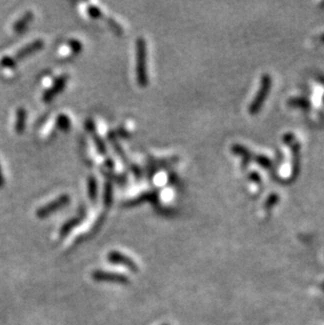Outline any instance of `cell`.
Returning <instances> with one entry per match:
<instances>
[{
  "mask_svg": "<svg viewBox=\"0 0 324 325\" xmlns=\"http://www.w3.org/2000/svg\"><path fill=\"white\" fill-rule=\"evenodd\" d=\"M136 79L140 88L148 86V46L144 37H139L136 40Z\"/></svg>",
  "mask_w": 324,
  "mask_h": 325,
  "instance_id": "1",
  "label": "cell"
},
{
  "mask_svg": "<svg viewBox=\"0 0 324 325\" xmlns=\"http://www.w3.org/2000/svg\"><path fill=\"white\" fill-rule=\"evenodd\" d=\"M270 88H272V78L270 75L264 74L261 77V86L258 90V94L255 97V99L252 100V104L248 108V112L250 115H256L257 113H259L268 95Z\"/></svg>",
  "mask_w": 324,
  "mask_h": 325,
  "instance_id": "2",
  "label": "cell"
},
{
  "mask_svg": "<svg viewBox=\"0 0 324 325\" xmlns=\"http://www.w3.org/2000/svg\"><path fill=\"white\" fill-rule=\"evenodd\" d=\"M70 197L68 194H64L62 196L57 197L53 201L48 202V204L39 208L37 210L36 215L38 218H46L50 215L55 214V212H58L59 210L66 208L68 204H70Z\"/></svg>",
  "mask_w": 324,
  "mask_h": 325,
  "instance_id": "3",
  "label": "cell"
},
{
  "mask_svg": "<svg viewBox=\"0 0 324 325\" xmlns=\"http://www.w3.org/2000/svg\"><path fill=\"white\" fill-rule=\"evenodd\" d=\"M70 76L68 74H62L55 78L52 86L46 90V92L42 95V100L44 104H50L52 101L62 92L66 88Z\"/></svg>",
  "mask_w": 324,
  "mask_h": 325,
  "instance_id": "4",
  "label": "cell"
},
{
  "mask_svg": "<svg viewBox=\"0 0 324 325\" xmlns=\"http://www.w3.org/2000/svg\"><path fill=\"white\" fill-rule=\"evenodd\" d=\"M44 46V40L42 39H36V40H33L32 42L26 44L22 48H19L18 52L12 57L14 58L15 62L18 64L19 62H22V60H24V58L39 52V50H42Z\"/></svg>",
  "mask_w": 324,
  "mask_h": 325,
  "instance_id": "5",
  "label": "cell"
},
{
  "mask_svg": "<svg viewBox=\"0 0 324 325\" xmlns=\"http://www.w3.org/2000/svg\"><path fill=\"white\" fill-rule=\"evenodd\" d=\"M178 161H179V158L177 156L164 158V159H150V160H148V164L146 166L148 175L150 178H152L160 168L173 166V164H177Z\"/></svg>",
  "mask_w": 324,
  "mask_h": 325,
  "instance_id": "6",
  "label": "cell"
},
{
  "mask_svg": "<svg viewBox=\"0 0 324 325\" xmlns=\"http://www.w3.org/2000/svg\"><path fill=\"white\" fill-rule=\"evenodd\" d=\"M158 200H159V190H150V192H142V194H140L139 196L126 201L124 203V206L134 208V206L142 204V203H146V202H150V203H152V204H156Z\"/></svg>",
  "mask_w": 324,
  "mask_h": 325,
  "instance_id": "7",
  "label": "cell"
},
{
  "mask_svg": "<svg viewBox=\"0 0 324 325\" xmlns=\"http://www.w3.org/2000/svg\"><path fill=\"white\" fill-rule=\"evenodd\" d=\"M108 259L110 262H113V263H117V264H121V266H124L130 268L132 270L136 272L137 270V266L134 263V261L132 260L130 258L122 255L121 252H110L108 256Z\"/></svg>",
  "mask_w": 324,
  "mask_h": 325,
  "instance_id": "8",
  "label": "cell"
},
{
  "mask_svg": "<svg viewBox=\"0 0 324 325\" xmlns=\"http://www.w3.org/2000/svg\"><path fill=\"white\" fill-rule=\"evenodd\" d=\"M93 278L97 281H108V282H117V283H126L128 279L124 275H119L115 272H106L97 270L93 274Z\"/></svg>",
  "mask_w": 324,
  "mask_h": 325,
  "instance_id": "9",
  "label": "cell"
},
{
  "mask_svg": "<svg viewBox=\"0 0 324 325\" xmlns=\"http://www.w3.org/2000/svg\"><path fill=\"white\" fill-rule=\"evenodd\" d=\"M108 140L110 142V144H112L115 152H116V154L119 156V158L122 160L124 164L126 166H128V156L126 154L124 153V148L121 146V144L118 142V137L115 133V130H110L108 133Z\"/></svg>",
  "mask_w": 324,
  "mask_h": 325,
  "instance_id": "10",
  "label": "cell"
},
{
  "mask_svg": "<svg viewBox=\"0 0 324 325\" xmlns=\"http://www.w3.org/2000/svg\"><path fill=\"white\" fill-rule=\"evenodd\" d=\"M34 13L32 11L26 12L22 17L17 19L13 24V30L16 33H22L28 26V24L33 22Z\"/></svg>",
  "mask_w": 324,
  "mask_h": 325,
  "instance_id": "11",
  "label": "cell"
},
{
  "mask_svg": "<svg viewBox=\"0 0 324 325\" xmlns=\"http://www.w3.org/2000/svg\"><path fill=\"white\" fill-rule=\"evenodd\" d=\"M28 121V112L24 108H18L16 110V119H15V132L17 134H22Z\"/></svg>",
  "mask_w": 324,
  "mask_h": 325,
  "instance_id": "12",
  "label": "cell"
},
{
  "mask_svg": "<svg viewBox=\"0 0 324 325\" xmlns=\"http://www.w3.org/2000/svg\"><path fill=\"white\" fill-rule=\"evenodd\" d=\"M114 201V186L113 182L106 181L104 184V206L108 208L112 206Z\"/></svg>",
  "mask_w": 324,
  "mask_h": 325,
  "instance_id": "13",
  "label": "cell"
},
{
  "mask_svg": "<svg viewBox=\"0 0 324 325\" xmlns=\"http://www.w3.org/2000/svg\"><path fill=\"white\" fill-rule=\"evenodd\" d=\"M88 194L90 200L93 203L97 201L98 197V182L94 176H90L88 178Z\"/></svg>",
  "mask_w": 324,
  "mask_h": 325,
  "instance_id": "14",
  "label": "cell"
},
{
  "mask_svg": "<svg viewBox=\"0 0 324 325\" xmlns=\"http://www.w3.org/2000/svg\"><path fill=\"white\" fill-rule=\"evenodd\" d=\"M56 126L58 130L66 133L72 126V121H70V118L68 115L60 114L56 118Z\"/></svg>",
  "mask_w": 324,
  "mask_h": 325,
  "instance_id": "15",
  "label": "cell"
},
{
  "mask_svg": "<svg viewBox=\"0 0 324 325\" xmlns=\"http://www.w3.org/2000/svg\"><path fill=\"white\" fill-rule=\"evenodd\" d=\"M81 221H82V216H77V217H74L72 219L68 220L62 226V230H60V235L64 237L66 234H68L73 228H75L77 226H79Z\"/></svg>",
  "mask_w": 324,
  "mask_h": 325,
  "instance_id": "16",
  "label": "cell"
},
{
  "mask_svg": "<svg viewBox=\"0 0 324 325\" xmlns=\"http://www.w3.org/2000/svg\"><path fill=\"white\" fill-rule=\"evenodd\" d=\"M92 137H93L94 144H95V146H96V148L98 150V153L101 156H106V154H108V148H106V141L104 140V138L101 137V136H99L97 132H96V133H93L92 134Z\"/></svg>",
  "mask_w": 324,
  "mask_h": 325,
  "instance_id": "17",
  "label": "cell"
},
{
  "mask_svg": "<svg viewBox=\"0 0 324 325\" xmlns=\"http://www.w3.org/2000/svg\"><path fill=\"white\" fill-rule=\"evenodd\" d=\"M102 174L108 178L110 180V182L114 181L116 182V184H119L121 186H124L126 184V175H118V174H115V172H110V170H102Z\"/></svg>",
  "mask_w": 324,
  "mask_h": 325,
  "instance_id": "18",
  "label": "cell"
},
{
  "mask_svg": "<svg viewBox=\"0 0 324 325\" xmlns=\"http://www.w3.org/2000/svg\"><path fill=\"white\" fill-rule=\"evenodd\" d=\"M232 154L238 155V156H242L243 159L246 160L248 162L250 159L252 158L250 153L248 152V150L244 146H240V144H235V146H232Z\"/></svg>",
  "mask_w": 324,
  "mask_h": 325,
  "instance_id": "19",
  "label": "cell"
},
{
  "mask_svg": "<svg viewBox=\"0 0 324 325\" xmlns=\"http://www.w3.org/2000/svg\"><path fill=\"white\" fill-rule=\"evenodd\" d=\"M68 46H70V50H72V53L75 54V55L80 54L81 52H82V50H84L82 44H81L80 40H78L76 38H70L68 40Z\"/></svg>",
  "mask_w": 324,
  "mask_h": 325,
  "instance_id": "20",
  "label": "cell"
},
{
  "mask_svg": "<svg viewBox=\"0 0 324 325\" xmlns=\"http://www.w3.org/2000/svg\"><path fill=\"white\" fill-rule=\"evenodd\" d=\"M86 13L92 19H100L104 17L102 11L95 4H90L86 8Z\"/></svg>",
  "mask_w": 324,
  "mask_h": 325,
  "instance_id": "21",
  "label": "cell"
},
{
  "mask_svg": "<svg viewBox=\"0 0 324 325\" xmlns=\"http://www.w3.org/2000/svg\"><path fill=\"white\" fill-rule=\"evenodd\" d=\"M106 22H108V24L110 26V28L113 30V32H114L116 35L121 36V35L124 34V28H122V26H121L116 22V20H115L114 18H112V17H108V18H106Z\"/></svg>",
  "mask_w": 324,
  "mask_h": 325,
  "instance_id": "22",
  "label": "cell"
},
{
  "mask_svg": "<svg viewBox=\"0 0 324 325\" xmlns=\"http://www.w3.org/2000/svg\"><path fill=\"white\" fill-rule=\"evenodd\" d=\"M288 104L292 106H297V108H310L308 101L306 99H303V98H292L288 101Z\"/></svg>",
  "mask_w": 324,
  "mask_h": 325,
  "instance_id": "23",
  "label": "cell"
},
{
  "mask_svg": "<svg viewBox=\"0 0 324 325\" xmlns=\"http://www.w3.org/2000/svg\"><path fill=\"white\" fill-rule=\"evenodd\" d=\"M17 62L14 60L12 56H4L0 60V66L6 68H15Z\"/></svg>",
  "mask_w": 324,
  "mask_h": 325,
  "instance_id": "24",
  "label": "cell"
},
{
  "mask_svg": "<svg viewBox=\"0 0 324 325\" xmlns=\"http://www.w3.org/2000/svg\"><path fill=\"white\" fill-rule=\"evenodd\" d=\"M280 199V197L277 194H272L266 201V204H264V208L266 210H270L272 206H275L277 204L278 200Z\"/></svg>",
  "mask_w": 324,
  "mask_h": 325,
  "instance_id": "25",
  "label": "cell"
},
{
  "mask_svg": "<svg viewBox=\"0 0 324 325\" xmlns=\"http://www.w3.org/2000/svg\"><path fill=\"white\" fill-rule=\"evenodd\" d=\"M84 128L88 132V133H90V134L96 133V132H97L96 130V124H95V121L93 119H90V118H88L86 120Z\"/></svg>",
  "mask_w": 324,
  "mask_h": 325,
  "instance_id": "26",
  "label": "cell"
},
{
  "mask_svg": "<svg viewBox=\"0 0 324 325\" xmlns=\"http://www.w3.org/2000/svg\"><path fill=\"white\" fill-rule=\"evenodd\" d=\"M130 172H133V174H134L135 178H137L138 180L141 179V177H142V175H144V170H142V168H140V166H137V164H130Z\"/></svg>",
  "mask_w": 324,
  "mask_h": 325,
  "instance_id": "27",
  "label": "cell"
},
{
  "mask_svg": "<svg viewBox=\"0 0 324 325\" xmlns=\"http://www.w3.org/2000/svg\"><path fill=\"white\" fill-rule=\"evenodd\" d=\"M115 133H116L117 137H122V138H124V139L130 137V132H128L126 128H124V126L118 128V130H115Z\"/></svg>",
  "mask_w": 324,
  "mask_h": 325,
  "instance_id": "28",
  "label": "cell"
},
{
  "mask_svg": "<svg viewBox=\"0 0 324 325\" xmlns=\"http://www.w3.org/2000/svg\"><path fill=\"white\" fill-rule=\"evenodd\" d=\"M256 162H258V164L262 166H264V168H268L270 166V161L264 157V156H257L256 157Z\"/></svg>",
  "mask_w": 324,
  "mask_h": 325,
  "instance_id": "29",
  "label": "cell"
},
{
  "mask_svg": "<svg viewBox=\"0 0 324 325\" xmlns=\"http://www.w3.org/2000/svg\"><path fill=\"white\" fill-rule=\"evenodd\" d=\"M104 166L108 170H113L115 168V162L112 158H108L104 161Z\"/></svg>",
  "mask_w": 324,
  "mask_h": 325,
  "instance_id": "30",
  "label": "cell"
},
{
  "mask_svg": "<svg viewBox=\"0 0 324 325\" xmlns=\"http://www.w3.org/2000/svg\"><path fill=\"white\" fill-rule=\"evenodd\" d=\"M4 184H6V179H4V172H2V166H0V188H2L4 186Z\"/></svg>",
  "mask_w": 324,
  "mask_h": 325,
  "instance_id": "31",
  "label": "cell"
},
{
  "mask_svg": "<svg viewBox=\"0 0 324 325\" xmlns=\"http://www.w3.org/2000/svg\"><path fill=\"white\" fill-rule=\"evenodd\" d=\"M250 180H255V181H260V177H259V174L258 172H250Z\"/></svg>",
  "mask_w": 324,
  "mask_h": 325,
  "instance_id": "32",
  "label": "cell"
},
{
  "mask_svg": "<svg viewBox=\"0 0 324 325\" xmlns=\"http://www.w3.org/2000/svg\"><path fill=\"white\" fill-rule=\"evenodd\" d=\"M320 288H321L324 290V282L321 284V286H320Z\"/></svg>",
  "mask_w": 324,
  "mask_h": 325,
  "instance_id": "33",
  "label": "cell"
}]
</instances>
